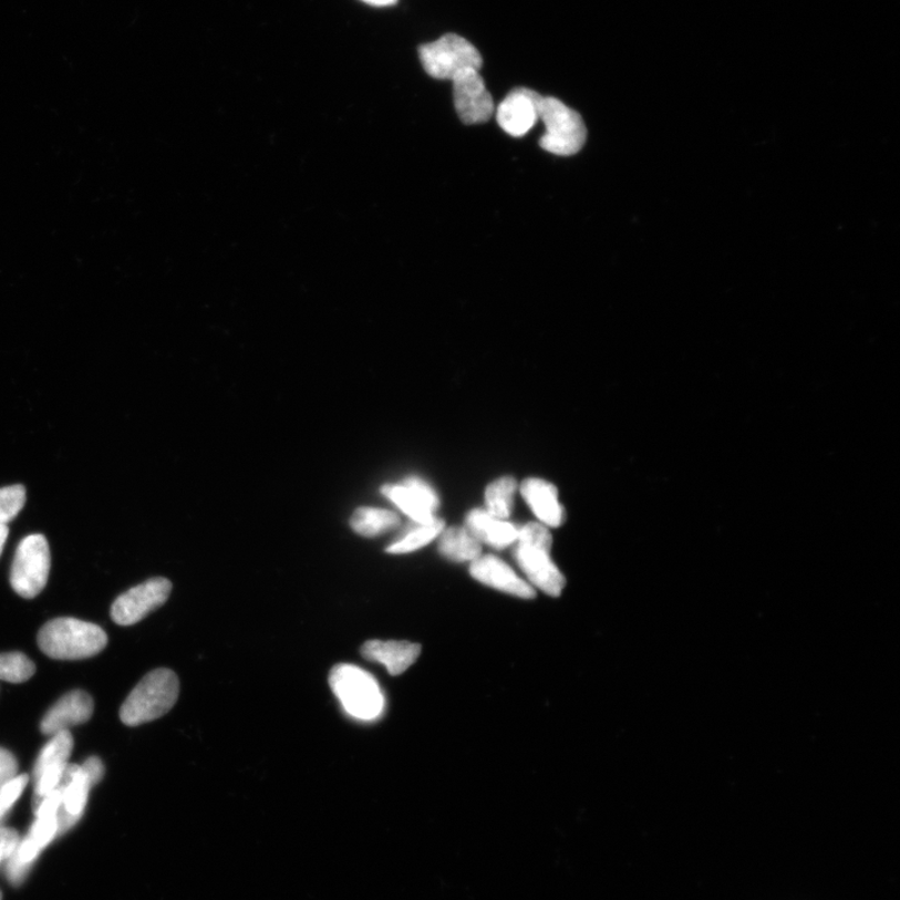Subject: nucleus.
Segmentation results:
<instances>
[{
    "label": "nucleus",
    "instance_id": "obj_32",
    "mask_svg": "<svg viewBox=\"0 0 900 900\" xmlns=\"http://www.w3.org/2000/svg\"><path fill=\"white\" fill-rule=\"evenodd\" d=\"M9 536L8 526H0V556L3 554V548Z\"/></svg>",
    "mask_w": 900,
    "mask_h": 900
},
{
    "label": "nucleus",
    "instance_id": "obj_10",
    "mask_svg": "<svg viewBox=\"0 0 900 900\" xmlns=\"http://www.w3.org/2000/svg\"><path fill=\"white\" fill-rule=\"evenodd\" d=\"M540 99L539 93L528 89L513 90L497 110L500 128L511 137H525L539 121Z\"/></svg>",
    "mask_w": 900,
    "mask_h": 900
},
{
    "label": "nucleus",
    "instance_id": "obj_7",
    "mask_svg": "<svg viewBox=\"0 0 900 900\" xmlns=\"http://www.w3.org/2000/svg\"><path fill=\"white\" fill-rule=\"evenodd\" d=\"M167 578H153L123 593L112 606L113 621L120 625L137 624L167 602L172 593Z\"/></svg>",
    "mask_w": 900,
    "mask_h": 900
},
{
    "label": "nucleus",
    "instance_id": "obj_28",
    "mask_svg": "<svg viewBox=\"0 0 900 900\" xmlns=\"http://www.w3.org/2000/svg\"><path fill=\"white\" fill-rule=\"evenodd\" d=\"M18 776V762L13 754L0 748V788Z\"/></svg>",
    "mask_w": 900,
    "mask_h": 900
},
{
    "label": "nucleus",
    "instance_id": "obj_31",
    "mask_svg": "<svg viewBox=\"0 0 900 900\" xmlns=\"http://www.w3.org/2000/svg\"><path fill=\"white\" fill-rule=\"evenodd\" d=\"M362 2L373 7H391L400 2V0H362Z\"/></svg>",
    "mask_w": 900,
    "mask_h": 900
},
{
    "label": "nucleus",
    "instance_id": "obj_21",
    "mask_svg": "<svg viewBox=\"0 0 900 900\" xmlns=\"http://www.w3.org/2000/svg\"><path fill=\"white\" fill-rule=\"evenodd\" d=\"M517 480L511 477H501L489 484L486 490L487 510L493 517L507 520L515 505Z\"/></svg>",
    "mask_w": 900,
    "mask_h": 900
},
{
    "label": "nucleus",
    "instance_id": "obj_24",
    "mask_svg": "<svg viewBox=\"0 0 900 900\" xmlns=\"http://www.w3.org/2000/svg\"><path fill=\"white\" fill-rule=\"evenodd\" d=\"M27 492L21 484L0 488V526H8L22 511Z\"/></svg>",
    "mask_w": 900,
    "mask_h": 900
},
{
    "label": "nucleus",
    "instance_id": "obj_11",
    "mask_svg": "<svg viewBox=\"0 0 900 900\" xmlns=\"http://www.w3.org/2000/svg\"><path fill=\"white\" fill-rule=\"evenodd\" d=\"M60 786L63 796L56 813L58 836L65 834L82 818L93 784L79 764L68 763Z\"/></svg>",
    "mask_w": 900,
    "mask_h": 900
},
{
    "label": "nucleus",
    "instance_id": "obj_20",
    "mask_svg": "<svg viewBox=\"0 0 900 900\" xmlns=\"http://www.w3.org/2000/svg\"><path fill=\"white\" fill-rule=\"evenodd\" d=\"M382 493L383 496L391 499L396 507L418 525H431V523L438 519L432 510L425 507L417 495L404 484H385L382 487Z\"/></svg>",
    "mask_w": 900,
    "mask_h": 900
},
{
    "label": "nucleus",
    "instance_id": "obj_3",
    "mask_svg": "<svg viewBox=\"0 0 900 900\" xmlns=\"http://www.w3.org/2000/svg\"><path fill=\"white\" fill-rule=\"evenodd\" d=\"M329 685L353 718L370 722L381 717L385 705L383 692L374 676L362 668L353 664L333 666Z\"/></svg>",
    "mask_w": 900,
    "mask_h": 900
},
{
    "label": "nucleus",
    "instance_id": "obj_19",
    "mask_svg": "<svg viewBox=\"0 0 900 900\" xmlns=\"http://www.w3.org/2000/svg\"><path fill=\"white\" fill-rule=\"evenodd\" d=\"M73 735L70 731H63L52 735L50 742L44 745L37 758L33 769V780L48 769L65 767L73 752Z\"/></svg>",
    "mask_w": 900,
    "mask_h": 900
},
{
    "label": "nucleus",
    "instance_id": "obj_27",
    "mask_svg": "<svg viewBox=\"0 0 900 900\" xmlns=\"http://www.w3.org/2000/svg\"><path fill=\"white\" fill-rule=\"evenodd\" d=\"M403 484L413 490L430 510L434 513L439 508V497L437 492L432 488L430 483L420 477H408L403 482Z\"/></svg>",
    "mask_w": 900,
    "mask_h": 900
},
{
    "label": "nucleus",
    "instance_id": "obj_5",
    "mask_svg": "<svg viewBox=\"0 0 900 900\" xmlns=\"http://www.w3.org/2000/svg\"><path fill=\"white\" fill-rule=\"evenodd\" d=\"M418 52L424 71L434 80L452 81L463 71H480L483 66L477 48L458 34H445L433 43L421 45Z\"/></svg>",
    "mask_w": 900,
    "mask_h": 900
},
{
    "label": "nucleus",
    "instance_id": "obj_23",
    "mask_svg": "<svg viewBox=\"0 0 900 900\" xmlns=\"http://www.w3.org/2000/svg\"><path fill=\"white\" fill-rule=\"evenodd\" d=\"M35 673V664L19 652L0 654V681L24 683Z\"/></svg>",
    "mask_w": 900,
    "mask_h": 900
},
{
    "label": "nucleus",
    "instance_id": "obj_9",
    "mask_svg": "<svg viewBox=\"0 0 900 900\" xmlns=\"http://www.w3.org/2000/svg\"><path fill=\"white\" fill-rule=\"evenodd\" d=\"M515 557L531 587L550 597H559L563 592L566 578L551 560L550 550L518 544Z\"/></svg>",
    "mask_w": 900,
    "mask_h": 900
},
{
    "label": "nucleus",
    "instance_id": "obj_6",
    "mask_svg": "<svg viewBox=\"0 0 900 900\" xmlns=\"http://www.w3.org/2000/svg\"><path fill=\"white\" fill-rule=\"evenodd\" d=\"M51 550L43 535L25 537L19 544L11 570L15 593L33 599L43 592L51 573Z\"/></svg>",
    "mask_w": 900,
    "mask_h": 900
},
{
    "label": "nucleus",
    "instance_id": "obj_4",
    "mask_svg": "<svg viewBox=\"0 0 900 900\" xmlns=\"http://www.w3.org/2000/svg\"><path fill=\"white\" fill-rule=\"evenodd\" d=\"M539 121L546 125V133L539 145L545 151L560 157L575 156L582 151L587 141V127L580 114L569 108L554 96L539 101Z\"/></svg>",
    "mask_w": 900,
    "mask_h": 900
},
{
    "label": "nucleus",
    "instance_id": "obj_18",
    "mask_svg": "<svg viewBox=\"0 0 900 900\" xmlns=\"http://www.w3.org/2000/svg\"><path fill=\"white\" fill-rule=\"evenodd\" d=\"M396 513L371 507L358 508L351 518V527L356 535L374 538L400 526Z\"/></svg>",
    "mask_w": 900,
    "mask_h": 900
},
{
    "label": "nucleus",
    "instance_id": "obj_17",
    "mask_svg": "<svg viewBox=\"0 0 900 900\" xmlns=\"http://www.w3.org/2000/svg\"><path fill=\"white\" fill-rule=\"evenodd\" d=\"M439 554L453 561H473L482 556V544L467 527H452L439 535Z\"/></svg>",
    "mask_w": 900,
    "mask_h": 900
},
{
    "label": "nucleus",
    "instance_id": "obj_13",
    "mask_svg": "<svg viewBox=\"0 0 900 900\" xmlns=\"http://www.w3.org/2000/svg\"><path fill=\"white\" fill-rule=\"evenodd\" d=\"M93 712L94 702L89 693L83 691L68 693L46 712L41 723V731L52 737L56 733L89 722Z\"/></svg>",
    "mask_w": 900,
    "mask_h": 900
},
{
    "label": "nucleus",
    "instance_id": "obj_26",
    "mask_svg": "<svg viewBox=\"0 0 900 900\" xmlns=\"http://www.w3.org/2000/svg\"><path fill=\"white\" fill-rule=\"evenodd\" d=\"M517 544L550 550L554 538H551L549 530L544 525L528 523V525L519 528Z\"/></svg>",
    "mask_w": 900,
    "mask_h": 900
},
{
    "label": "nucleus",
    "instance_id": "obj_2",
    "mask_svg": "<svg viewBox=\"0 0 900 900\" xmlns=\"http://www.w3.org/2000/svg\"><path fill=\"white\" fill-rule=\"evenodd\" d=\"M179 696V680L166 668L153 671L135 686L122 705L121 720L128 727L156 721L170 712Z\"/></svg>",
    "mask_w": 900,
    "mask_h": 900
},
{
    "label": "nucleus",
    "instance_id": "obj_12",
    "mask_svg": "<svg viewBox=\"0 0 900 900\" xmlns=\"http://www.w3.org/2000/svg\"><path fill=\"white\" fill-rule=\"evenodd\" d=\"M470 576L499 592L523 599L536 597V589L520 578L505 560L495 556H480L472 561Z\"/></svg>",
    "mask_w": 900,
    "mask_h": 900
},
{
    "label": "nucleus",
    "instance_id": "obj_1",
    "mask_svg": "<svg viewBox=\"0 0 900 900\" xmlns=\"http://www.w3.org/2000/svg\"><path fill=\"white\" fill-rule=\"evenodd\" d=\"M108 644L103 629L74 618H56L38 634L41 651L53 660L80 661L100 654Z\"/></svg>",
    "mask_w": 900,
    "mask_h": 900
},
{
    "label": "nucleus",
    "instance_id": "obj_14",
    "mask_svg": "<svg viewBox=\"0 0 900 900\" xmlns=\"http://www.w3.org/2000/svg\"><path fill=\"white\" fill-rule=\"evenodd\" d=\"M520 493L537 518L548 527H560L566 519V511L558 498L554 484L539 478H528L521 483Z\"/></svg>",
    "mask_w": 900,
    "mask_h": 900
},
{
    "label": "nucleus",
    "instance_id": "obj_25",
    "mask_svg": "<svg viewBox=\"0 0 900 900\" xmlns=\"http://www.w3.org/2000/svg\"><path fill=\"white\" fill-rule=\"evenodd\" d=\"M28 783L29 776H27V774H21V776L18 774L15 778L0 788V825H2V821L18 798L22 796Z\"/></svg>",
    "mask_w": 900,
    "mask_h": 900
},
{
    "label": "nucleus",
    "instance_id": "obj_16",
    "mask_svg": "<svg viewBox=\"0 0 900 900\" xmlns=\"http://www.w3.org/2000/svg\"><path fill=\"white\" fill-rule=\"evenodd\" d=\"M466 527L480 541L495 549L516 544L519 528L507 520L493 517L487 509H473L466 518Z\"/></svg>",
    "mask_w": 900,
    "mask_h": 900
},
{
    "label": "nucleus",
    "instance_id": "obj_22",
    "mask_svg": "<svg viewBox=\"0 0 900 900\" xmlns=\"http://www.w3.org/2000/svg\"><path fill=\"white\" fill-rule=\"evenodd\" d=\"M444 530L443 519H437L431 525H418L417 528L408 531L404 537L396 540L395 544L386 548V554L391 555H406L412 551L418 550L442 534Z\"/></svg>",
    "mask_w": 900,
    "mask_h": 900
},
{
    "label": "nucleus",
    "instance_id": "obj_29",
    "mask_svg": "<svg viewBox=\"0 0 900 900\" xmlns=\"http://www.w3.org/2000/svg\"><path fill=\"white\" fill-rule=\"evenodd\" d=\"M19 845V837L13 829H0V860L9 858L14 854Z\"/></svg>",
    "mask_w": 900,
    "mask_h": 900
},
{
    "label": "nucleus",
    "instance_id": "obj_8",
    "mask_svg": "<svg viewBox=\"0 0 900 900\" xmlns=\"http://www.w3.org/2000/svg\"><path fill=\"white\" fill-rule=\"evenodd\" d=\"M452 82L454 106L461 121L468 125L487 123L495 113V102L479 71H463Z\"/></svg>",
    "mask_w": 900,
    "mask_h": 900
},
{
    "label": "nucleus",
    "instance_id": "obj_15",
    "mask_svg": "<svg viewBox=\"0 0 900 900\" xmlns=\"http://www.w3.org/2000/svg\"><path fill=\"white\" fill-rule=\"evenodd\" d=\"M362 655L368 661L381 663L391 675H401L418 660L420 644L404 641H368L362 646Z\"/></svg>",
    "mask_w": 900,
    "mask_h": 900
},
{
    "label": "nucleus",
    "instance_id": "obj_30",
    "mask_svg": "<svg viewBox=\"0 0 900 900\" xmlns=\"http://www.w3.org/2000/svg\"><path fill=\"white\" fill-rule=\"evenodd\" d=\"M81 767L83 772L86 774V777H89L90 780L92 782L93 786H95V784H99L104 777L105 769L103 766V762L99 757H91L86 759Z\"/></svg>",
    "mask_w": 900,
    "mask_h": 900
},
{
    "label": "nucleus",
    "instance_id": "obj_33",
    "mask_svg": "<svg viewBox=\"0 0 900 900\" xmlns=\"http://www.w3.org/2000/svg\"><path fill=\"white\" fill-rule=\"evenodd\" d=\"M0 900H2V894H0Z\"/></svg>",
    "mask_w": 900,
    "mask_h": 900
}]
</instances>
